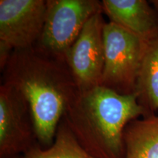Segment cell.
Returning <instances> with one entry per match:
<instances>
[{
  "instance_id": "cell-1",
  "label": "cell",
  "mask_w": 158,
  "mask_h": 158,
  "mask_svg": "<svg viewBox=\"0 0 158 158\" xmlns=\"http://www.w3.org/2000/svg\"><path fill=\"white\" fill-rule=\"evenodd\" d=\"M2 72V84L28 102L37 141L48 148L68 106L79 92L66 59L35 45L12 53Z\"/></svg>"
},
{
  "instance_id": "cell-2",
  "label": "cell",
  "mask_w": 158,
  "mask_h": 158,
  "mask_svg": "<svg viewBox=\"0 0 158 158\" xmlns=\"http://www.w3.org/2000/svg\"><path fill=\"white\" fill-rule=\"evenodd\" d=\"M135 94L123 95L102 86L79 91L63 119L86 152L94 158H124V131L146 117Z\"/></svg>"
},
{
  "instance_id": "cell-3",
  "label": "cell",
  "mask_w": 158,
  "mask_h": 158,
  "mask_svg": "<svg viewBox=\"0 0 158 158\" xmlns=\"http://www.w3.org/2000/svg\"><path fill=\"white\" fill-rule=\"evenodd\" d=\"M144 45L145 42L119 26L106 22L101 86L123 95L135 94Z\"/></svg>"
},
{
  "instance_id": "cell-4",
  "label": "cell",
  "mask_w": 158,
  "mask_h": 158,
  "mask_svg": "<svg viewBox=\"0 0 158 158\" xmlns=\"http://www.w3.org/2000/svg\"><path fill=\"white\" fill-rule=\"evenodd\" d=\"M102 10L98 0H47L45 25L36 45L65 59L86 22Z\"/></svg>"
},
{
  "instance_id": "cell-5",
  "label": "cell",
  "mask_w": 158,
  "mask_h": 158,
  "mask_svg": "<svg viewBox=\"0 0 158 158\" xmlns=\"http://www.w3.org/2000/svg\"><path fill=\"white\" fill-rule=\"evenodd\" d=\"M39 144L29 104L10 85L0 86V158L21 157Z\"/></svg>"
},
{
  "instance_id": "cell-6",
  "label": "cell",
  "mask_w": 158,
  "mask_h": 158,
  "mask_svg": "<svg viewBox=\"0 0 158 158\" xmlns=\"http://www.w3.org/2000/svg\"><path fill=\"white\" fill-rule=\"evenodd\" d=\"M103 11L86 22L66 55L79 91L101 86L105 64Z\"/></svg>"
},
{
  "instance_id": "cell-7",
  "label": "cell",
  "mask_w": 158,
  "mask_h": 158,
  "mask_svg": "<svg viewBox=\"0 0 158 158\" xmlns=\"http://www.w3.org/2000/svg\"><path fill=\"white\" fill-rule=\"evenodd\" d=\"M47 11L45 0H1L0 41L14 50L36 45Z\"/></svg>"
},
{
  "instance_id": "cell-8",
  "label": "cell",
  "mask_w": 158,
  "mask_h": 158,
  "mask_svg": "<svg viewBox=\"0 0 158 158\" xmlns=\"http://www.w3.org/2000/svg\"><path fill=\"white\" fill-rule=\"evenodd\" d=\"M102 11L110 22L143 42L158 37V10L146 0H102Z\"/></svg>"
},
{
  "instance_id": "cell-9",
  "label": "cell",
  "mask_w": 158,
  "mask_h": 158,
  "mask_svg": "<svg viewBox=\"0 0 158 158\" xmlns=\"http://www.w3.org/2000/svg\"><path fill=\"white\" fill-rule=\"evenodd\" d=\"M135 94L147 116L155 115L158 112V37L144 45Z\"/></svg>"
},
{
  "instance_id": "cell-10",
  "label": "cell",
  "mask_w": 158,
  "mask_h": 158,
  "mask_svg": "<svg viewBox=\"0 0 158 158\" xmlns=\"http://www.w3.org/2000/svg\"><path fill=\"white\" fill-rule=\"evenodd\" d=\"M123 139L124 158H158V115L130 122Z\"/></svg>"
},
{
  "instance_id": "cell-11",
  "label": "cell",
  "mask_w": 158,
  "mask_h": 158,
  "mask_svg": "<svg viewBox=\"0 0 158 158\" xmlns=\"http://www.w3.org/2000/svg\"><path fill=\"white\" fill-rule=\"evenodd\" d=\"M20 158H94L79 144L64 119L59 123L51 147L37 144Z\"/></svg>"
},
{
  "instance_id": "cell-12",
  "label": "cell",
  "mask_w": 158,
  "mask_h": 158,
  "mask_svg": "<svg viewBox=\"0 0 158 158\" xmlns=\"http://www.w3.org/2000/svg\"><path fill=\"white\" fill-rule=\"evenodd\" d=\"M13 51L14 49L9 45L0 41V69L2 71L5 68Z\"/></svg>"
},
{
  "instance_id": "cell-13",
  "label": "cell",
  "mask_w": 158,
  "mask_h": 158,
  "mask_svg": "<svg viewBox=\"0 0 158 158\" xmlns=\"http://www.w3.org/2000/svg\"><path fill=\"white\" fill-rule=\"evenodd\" d=\"M150 3L154 7H155L156 9L158 10V0H151V1H149Z\"/></svg>"
},
{
  "instance_id": "cell-14",
  "label": "cell",
  "mask_w": 158,
  "mask_h": 158,
  "mask_svg": "<svg viewBox=\"0 0 158 158\" xmlns=\"http://www.w3.org/2000/svg\"><path fill=\"white\" fill-rule=\"evenodd\" d=\"M21 157H15V158H20Z\"/></svg>"
}]
</instances>
